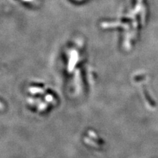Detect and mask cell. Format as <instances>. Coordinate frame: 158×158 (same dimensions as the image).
I'll use <instances>...</instances> for the list:
<instances>
[{"instance_id":"cell-1","label":"cell","mask_w":158,"mask_h":158,"mask_svg":"<svg viewBox=\"0 0 158 158\" xmlns=\"http://www.w3.org/2000/svg\"><path fill=\"white\" fill-rule=\"evenodd\" d=\"M25 1H32V0H25Z\"/></svg>"}]
</instances>
